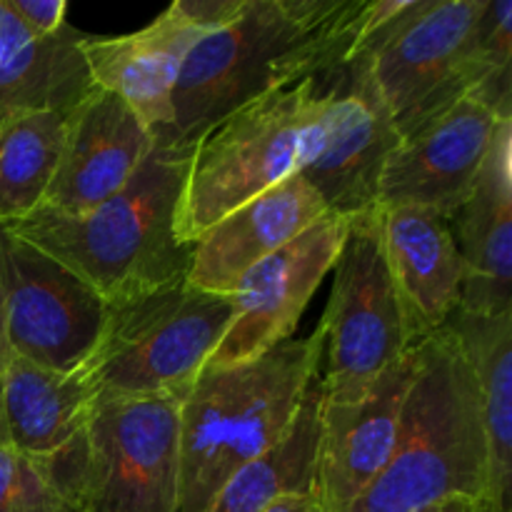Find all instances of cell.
Wrapping results in <instances>:
<instances>
[{
  "mask_svg": "<svg viewBox=\"0 0 512 512\" xmlns=\"http://www.w3.org/2000/svg\"><path fill=\"white\" fill-rule=\"evenodd\" d=\"M455 500L493 505V478L478 380L445 325L415 345L393 455L348 512H430Z\"/></svg>",
  "mask_w": 512,
  "mask_h": 512,
  "instance_id": "2",
  "label": "cell"
},
{
  "mask_svg": "<svg viewBox=\"0 0 512 512\" xmlns=\"http://www.w3.org/2000/svg\"><path fill=\"white\" fill-rule=\"evenodd\" d=\"M263 512H315L310 498H283Z\"/></svg>",
  "mask_w": 512,
  "mask_h": 512,
  "instance_id": "28",
  "label": "cell"
},
{
  "mask_svg": "<svg viewBox=\"0 0 512 512\" xmlns=\"http://www.w3.org/2000/svg\"><path fill=\"white\" fill-rule=\"evenodd\" d=\"M325 213L330 210L303 175L283 180L210 225L195 240L188 283L205 293L230 295L253 265L305 233Z\"/></svg>",
  "mask_w": 512,
  "mask_h": 512,
  "instance_id": "18",
  "label": "cell"
},
{
  "mask_svg": "<svg viewBox=\"0 0 512 512\" xmlns=\"http://www.w3.org/2000/svg\"><path fill=\"white\" fill-rule=\"evenodd\" d=\"M440 512H498L490 503H468V500H455L440 508Z\"/></svg>",
  "mask_w": 512,
  "mask_h": 512,
  "instance_id": "30",
  "label": "cell"
},
{
  "mask_svg": "<svg viewBox=\"0 0 512 512\" xmlns=\"http://www.w3.org/2000/svg\"><path fill=\"white\" fill-rule=\"evenodd\" d=\"M448 328L473 368L490 453L493 508L512 512V310L470 315L455 310Z\"/></svg>",
  "mask_w": 512,
  "mask_h": 512,
  "instance_id": "22",
  "label": "cell"
},
{
  "mask_svg": "<svg viewBox=\"0 0 512 512\" xmlns=\"http://www.w3.org/2000/svg\"><path fill=\"white\" fill-rule=\"evenodd\" d=\"M65 25L53 38H35L8 0H0V115L20 108L70 110L90 88L80 40Z\"/></svg>",
  "mask_w": 512,
  "mask_h": 512,
  "instance_id": "21",
  "label": "cell"
},
{
  "mask_svg": "<svg viewBox=\"0 0 512 512\" xmlns=\"http://www.w3.org/2000/svg\"><path fill=\"white\" fill-rule=\"evenodd\" d=\"M320 73L250 100L198 140L180 195V243L193 245L235 208L313 165L323 145Z\"/></svg>",
  "mask_w": 512,
  "mask_h": 512,
  "instance_id": "5",
  "label": "cell"
},
{
  "mask_svg": "<svg viewBox=\"0 0 512 512\" xmlns=\"http://www.w3.org/2000/svg\"><path fill=\"white\" fill-rule=\"evenodd\" d=\"M323 335L288 338L233 368H205L180 405L178 512H208L230 475L273 448L320 375Z\"/></svg>",
  "mask_w": 512,
  "mask_h": 512,
  "instance_id": "4",
  "label": "cell"
},
{
  "mask_svg": "<svg viewBox=\"0 0 512 512\" xmlns=\"http://www.w3.org/2000/svg\"><path fill=\"white\" fill-rule=\"evenodd\" d=\"M80 458L83 440L55 460L0 445V512H80Z\"/></svg>",
  "mask_w": 512,
  "mask_h": 512,
  "instance_id": "25",
  "label": "cell"
},
{
  "mask_svg": "<svg viewBox=\"0 0 512 512\" xmlns=\"http://www.w3.org/2000/svg\"><path fill=\"white\" fill-rule=\"evenodd\" d=\"M70 110L20 108L0 115V225L43 208L63 150Z\"/></svg>",
  "mask_w": 512,
  "mask_h": 512,
  "instance_id": "24",
  "label": "cell"
},
{
  "mask_svg": "<svg viewBox=\"0 0 512 512\" xmlns=\"http://www.w3.org/2000/svg\"><path fill=\"white\" fill-rule=\"evenodd\" d=\"M348 218L318 223L248 270L230 293L233 318L205 368H233L288 340L325 275L335 268Z\"/></svg>",
  "mask_w": 512,
  "mask_h": 512,
  "instance_id": "12",
  "label": "cell"
},
{
  "mask_svg": "<svg viewBox=\"0 0 512 512\" xmlns=\"http://www.w3.org/2000/svg\"><path fill=\"white\" fill-rule=\"evenodd\" d=\"M368 23L370 0H245L238 18L200 35L185 55L158 150L190 158L210 128L250 100L358 55Z\"/></svg>",
  "mask_w": 512,
  "mask_h": 512,
  "instance_id": "1",
  "label": "cell"
},
{
  "mask_svg": "<svg viewBox=\"0 0 512 512\" xmlns=\"http://www.w3.org/2000/svg\"><path fill=\"white\" fill-rule=\"evenodd\" d=\"M485 0H408L363 43L398 135L473 93L468 53Z\"/></svg>",
  "mask_w": 512,
  "mask_h": 512,
  "instance_id": "9",
  "label": "cell"
},
{
  "mask_svg": "<svg viewBox=\"0 0 512 512\" xmlns=\"http://www.w3.org/2000/svg\"><path fill=\"white\" fill-rule=\"evenodd\" d=\"M0 270L10 353L53 373L78 370L103 333L105 300L5 225L0 230Z\"/></svg>",
  "mask_w": 512,
  "mask_h": 512,
  "instance_id": "10",
  "label": "cell"
},
{
  "mask_svg": "<svg viewBox=\"0 0 512 512\" xmlns=\"http://www.w3.org/2000/svg\"><path fill=\"white\" fill-rule=\"evenodd\" d=\"M500 120L488 105L463 98L400 138L385 160L378 205H408L453 218L473 193Z\"/></svg>",
  "mask_w": 512,
  "mask_h": 512,
  "instance_id": "13",
  "label": "cell"
},
{
  "mask_svg": "<svg viewBox=\"0 0 512 512\" xmlns=\"http://www.w3.org/2000/svg\"><path fill=\"white\" fill-rule=\"evenodd\" d=\"M188 158L158 150L123 190L80 215L38 208L5 225L88 283L105 305H120L188 278L193 245L180 243L178 208Z\"/></svg>",
  "mask_w": 512,
  "mask_h": 512,
  "instance_id": "3",
  "label": "cell"
},
{
  "mask_svg": "<svg viewBox=\"0 0 512 512\" xmlns=\"http://www.w3.org/2000/svg\"><path fill=\"white\" fill-rule=\"evenodd\" d=\"M323 85V145L303 180L325 208L343 218L378 205L385 160L400 143L390 110L375 85L368 53L320 73Z\"/></svg>",
  "mask_w": 512,
  "mask_h": 512,
  "instance_id": "11",
  "label": "cell"
},
{
  "mask_svg": "<svg viewBox=\"0 0 512 512\" xmlns=\"http://www.w3.org/2000/svg\"><path fill=\"white\" fill-rule=\"evenodd\" d=\"M380 238L410 340L448 325L463 293V258L448 218L408 205H378Z\"/></svg>",
  "mask_w": 512,
  "mask_h": 512,
  "instance_id": "17",
  "label": "cell"
},
{
  "mask_svg": "<svg viewBox=\"0 0 512 512\" xmlns=\"http://www.w3.org/2000/svg\"><path fill=\"white\" fill-rule=\"evenodd\" d=\"M320 408L323 385L318 375L283 438L263 455L235 470L215 495L208 512H263L283 498L313 500Z\"/></svg>",
  "mask_w": 512,
  "mask_h": 512,
  "instance_id": "23",
  "label": "cell"
},
{
  "mask_svg": "<svg viewBox=\"0 0 512 512\" xmlns=\"http://www.w3.org/2000/svg\"><path fill=\"white\" fill-rule=\"evenodd\" d=\"M430 512H440V508L438 510H430Z\"/></svg>",
  "mask_w": 512,
  "mask_h": 512,
  "instance_id": "31",
  "label": "cell"
},
{
  "mask_svg": "<svg viewBox=\"0 0 512 512\" xmlns=\"http://www.w3.org/2000/svg\"><path fill=\"white\" fill-rule=\"evenodd\" d=\"M185 395L93 400L80 458V512H178Z\"/></svg>",
  "mask_w": 512,
  "mask_h": 512,
  "instance_id": "8",
  "label": "cell"
},
{
  "mask_svg": "<svg viewBox=\"0 0 512 512\" xmlns=\"http://www.w3.org/2000/svg\"><path fill=\"white\" fill-rule=\"evenodd\" d=\"M8 5L35 38H53L68 25L65 0H8Z\"/></svg>",
  "mask_w": 512,
  "mask_h": 512,
  "instance_id": "27",
  "label": "cell"
},
{
  "mask_svg": "<svg viewBox=\"0 0 512 512\" xmlns=\"http://www.w3.org/2000/svg\"><path fill=\"white\" fill-rule=\"evenodd\" d=\"M413 373L415 345L380 375L365 398L330 403L323 395L313 480L315 512H348L383 473L398 440Z\"/></svg>",
  "mask_w": 512,
  "mask_h": 512,
  "instance_id": "14",
  "label": "cell"
},
{
  "mask_svg": "<svg viewBox=\"0 0 512 512\" xmlns=\"http://www.w3.org/2000/svg\"><path fill=\"white\" fill-rule=\"evenodd\" d=\"M470 98L488 105L500 120H512V0H485L468 53Z\"/></svg>",
  "mask_w": 512,
  "mask_h": 512,
  "instance_id": "26",
  "label": "cell"
},
{
  "mask_svg": "<svg viewBox=\"0 0 512 512\" xmlns=\"http://www.w3.org/2000/svg\"><path fill=\"white\" fill-rule=\"evenodd\" d=\"M230 318V295L205 293L188 278L108 305L103 333L78 373L95 398L188 393Z\"/></svg>",
  "mask_w": 512,
  "mask_h": 512,
  "instance_id": "6",
  "label": "cell"
},
{
  "mask_svg": "<svg viewBox=\"0 0 512 512\" xmlns=\"http://www.w3.org/2000/svg\"><path fill=\"white\" fill-rule=\"evenodd\" d=\"M463 258L458 310H512V123H500L473 193L450 218Z\"/></svg>",
  "mask_w": 512,
  "mask_h": 512,
  "instance_id": "19",
  "label": "cell"
},
{
  "mask_svg": "<svg viewBox=\"0 0 512 512\" xmlns=\"http://www.w3.org/2000/svg\"><path fill=\"white\" fill-rule=\"evenodd\" d=\"M93 400L78 370L53 373L10 353L0 368V445L30 458H63L83 440Z\"/></svg>",
  "mask_w": 512,
  "mask_h": 512,
  "instance_id": "20",
  "label": "cell"
},
{
  "mask_svg": "<svg viewBox=\"0 0 512 512\" xmlns=\"http://www.w3.org/2000/svg\"><path fill=\"white\" fill-rule=\"evenodd\" d=\"M208 30L173 3L153 23L128 35L80 40L85 68L93 85L110 90L148 125L158 148L173 123V90L195 40Z\"/></svg>",
  "mask_w": 512,
  "mask_h": 512,
  "instance_id": "16",
  "label": "cell"
},
{
  "mask_svg": "<svg viewBox=\"0 0 512 512\" xmlns=\"http://www.w3.org/2000/svg\"><path fill=\"white\" fill-rule=\"evenodd\" d=\"M3 230V225H0ZM10 358L8 343H5V285H3V270H0V368L5 365V360Z\"/></svg>",
  "mask_w": 512,
  "mask_h": 512,
  "instance_id": "29",
  "label": "cell"
},
{
  "mask_svg": "<svg viewBox=\"0 0 512 512\" xmlns=\"http://www.w3.org/2000/svg\"><path fill=\"white\" fill-rule=\"evenodd\" d=\"M333 270V290L318 325L323 335L320 385L330 403H355L413 350L385 260L378 205L348 218Z\"/></svg>",
  "mask_w": 512,
  "mask_h": 512,
  "instance_id": "7",
  "label": "cell"
},
{
  "mask_svg": "<svg viewBox=\"0 0 512 512\" xmlns=\"http://www.w3.org/2000/svg\"><path fill=\"white\" fill-rule=\"evenodd\" d=\"M155 150L148 125L125 100L93 85L70 108L63 150L43 208L80 215L113 198Z\"/></svg>",
  "mask_w": 512,
  "mask_h": 512,
  "instance_id": "15",
  "label": "cell"
}]
</instances>
